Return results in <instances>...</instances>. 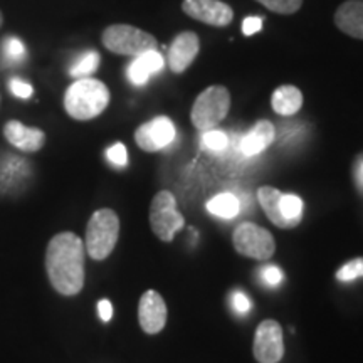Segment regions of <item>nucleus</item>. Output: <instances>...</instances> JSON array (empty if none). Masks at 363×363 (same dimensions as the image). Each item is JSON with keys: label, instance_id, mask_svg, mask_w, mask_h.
<instances>
[{"label": "nucleus", "instance_id": "nucleus-1", "mask_svg": "<svg viewBox=\"0 0 363 363\" xmlns=\"http://www.w3.org/2000/svg\"><path fill=\"white\" fill-rule=\"evenodd\" d=\"M86 247L74 233H59L49 240L45 271L49 283L62 296H76L84 286Z\"/></svg>", "mask_w": 363, "mask_h": 363}, {"label": "nucleus", "instance_id": "nucleus-2", "mask_svg": "<svg viewBox=\"0 0 363 363\" xmlns=\"http://www.w3.org/2000/svg\"><path fill=\"white\" fill-rule=\"evenodd\" d=\"M110 104V89L94 78L76 79L65 94V110L72 120L89 121Z\"/></svg>", "mask_w": 363, "mask_h": 363}, {"label": "nucleus", "instance_id": "nucleus-3", "mask_svg": "<svg viewBox=\"0 0 363 363\" xmlns=\"http://www.w3.org/2000/svg\"><path fill=\"white\" fill-rule=\"evenodd\" d=\"M120 238V219L111 208H99L91 216L86 227L84 247L91 259L103 261L115 249Z\"/></svg>", "mask_w": 363, "mask_h": 363}, {"label": "nucleus", "instance_id": "nucleus-4", "mask_svg": "<svg viewBox=\"0 0 363 363\" xmlns=\"http://www.w3.org/2000/svg\"><path fill=\"white\" fill-rule=\"evenodd\" d=\"M103 45L110 52L120 56H140L148 51H157L158 43L152 34L130 24H113L103 33Z\"/></svg>", "mask_w": 363, "mask_h": 363}, {"label": "nucleus", "instance_id": "nucleus-5", "mask_svg": "<svg viewBox=\"0 0 363 363\" xmlns=\"http://www.w3.org/2000/svg\"><path fill=\"white\" fill-rule=\"evenodd\" d=\"M230 108V94L224 86H211L195 99L190 120L201 131L214 130L227 116Z\"/></svg>", "mask_w": 363, "mask_h": 363}, {"label": "nucleus", "instance_id": "nucleus-6", "mask_svg": "<svg viewBox=\"0 0 363 363\" xmlns=\"http://www.w3.org/2000/svg\"><path fill=\"white\" fill-rule=\"evenodd\" d=\"M184 216L177 211V201L169 190H162L153 197L150 206V227L163 242H172L175 233L184 227Z\"/></svg>", "mask_w": 363, "mask_h": 363}, {"label": "nucleus", "instance_id": "nucleus-7", "mask_svg": "<svg viewBox=\"0 0 363 363\" xmlns=\"http://www.w3.org/2000/svg\"><path fill=\"white\" fill-rule=\"evenodd\" d=\"M233 242L240 256L257 261L269 259L276 251V240L269 230L252 222H244L238 225V229L234 230Z\"/></svg>", "mask_w": 363, "mask_h": 363}, {"label": "nucleus", "instance_id": "nucleus-8", "mask_svg": "<svg viewBox=\"0 0 363 363\" xmlns=\"http://www.w3.org/2000/svg\"><path fill=\"white\" fill-rule=\"evenodd\" d=\"M252 353L259 363H278L284 355L283 328L276 320H264L256 328Z\"/></svg>", "mask_w": 363, "mask_h": 363}, {"label": "nucleus", "instance_id": "nucleus-9", "mask_svg": "<svg viewBox=\"0 0 363 363\" xmlns=\"http://www.w3.org/2000/svg\"><path fill=\"white\" fill-rule=\"evenodd\" d=\"M175 140V126L170 118L158 116L155 120L143 123L135 131V142L143 152H158L169 147Z\"/></svg>", "mask_w": 363, "mask_h": 363}, {"label": "nucleus", "instance_id": "nucleus-10", "mask_svg": "<svg viewBox=\"0 0 363 363\" xmlns=\"http://www.w3.org/2000/svg\"><path fill=\"white\" fill-rule=\"evenodd\" d=\"M182 11L195 21L214 27H225L233 22V7L220 0H184Z\"/></svg>", "mask_w": 363, "mask_h": 363}, {"label": "nucleus", "instance_id": "nucleus-11", "mask_svg": "<svg viewBox=\"0 0 363 363\" xmlns=\"http://www.w3.org/2000/svg\"><path fill=\"white\" fill-rule=\"evenodd\" d=\"M167 316H169V311H167L165 299L162 298V294L155 289L145 291L138 303V323L145 333H160L165 328Z\"/></svg>", "mask_w": 363, "mask_h": 363}, {"label": "nucleus", "instance_id": "nucleus-12", "mask_svg": "<svg viewBox=\"0 0 363 363\" xmlns=\"http://www.w3.org/2000/svg\"><path fill=\"white\" fill-rule=\"evenodd\" d=\"M4 136L13 148L26 153L39 152L45 143V133L43 130L27 126L17 120H11L4 125Z\"/></svg>", "mask_w": 363, "mask_h": 363}, {"label": "nucleus", "instance_id": "nucleus-13", "mask_svg": "<svg viewBox=\"0 0 363 363\" xmlns=\"http://www.w3.org/2000/svg\"><path fill=\"white\" fill-rule=\"evenodd\" d=\"M201 43H199V35L195 33H182L175 38L169 49V66L170 69L180 74L187 67L192 65L194 59L197 57Z\"/></svg>", "mask_w": 363, "mask_h": 363}, {"label": "nucleus", "instance_id": "nucleus-14", "mask_svg": "<svg viewBox=\"0 0 363 363\" xmlns=\"http://www.w3.org/2000/svg\"><path fill=\"white\" fill-rule=\"evenodd\" d=\"M335 24L342 33L363 39V0H348L338 7Z\"/></svg>", "mask_w": 363, "mask_h": 363}, {"label": "nucleus", "instance_id": "nucleus-15", "mask_svg": "<svg viewBox=\"0 0 363 363\" xmlns=\"http://www.w3.org/2000/svg\"><path fill=\"white\" fill-rule=\"evenodd\" d=\"M163 67V57L160 52L157 51H148L136 56L131 65L128 66V79L135 86H142L148 81L152 74H155L157 71H160Z\"/></svg>", "mask_w": 363, "mask_h": 363}, {"label": "nucleus", "instance_id": "nucleus-16", "mask_svg": "<svg viewBox=\"0 0 363 363\" xmlns=\"http://www.w3.org/2000/svg\"><path fill=\"white\" fill-rule=\"evenodd\" d=\"M274 126L269 121H259L249 133L244 136L242 142H240V152L246 157L259 155L261 152L269 147L274 142Z\"/></svg>", "mask_w": 363, "mask_h": 363}, {"label": "nucleus", "instance_id": "nucleus-17", "mask_svg": "<svg viewBox=\"0 0 363 363\" xmlns=\"http://www.w3.org/2000/svg\"><path fill=\"white\" fill-rule=\"evenodd\" d=\"M271 106L281 116L296 115L303 106V93L296 86H281L272 93Z\"/></svg>", "mask_w": 363, "mask_h": 363}, {"label": "nucleus", "instance_id": "nucleus-18", "mask_svg": "<svg viewBox=\"0 0 363 363\" xmlns=\"http://www.w3.org/2000/svg\"><path fill=\"white\" fill-rule=\"evenodd\" d=\"M281 194L278 189L274 187H261L257 190V201H259L262 211L266 212L267 219L279 229H293V225L284 219L279 211V199Z\"/></svg>", "mask_w": 363, "mask_h": 363}, {"label": "nucleus", "instance_id": "nucleus-19", "mask_svg": "<svg viewBox=\"0 0 363 363\" xmlns=\"http://www.w3.org/2000/svg\"><path fill=\"white\" fill-rule=\"evenodd\" d=\"M207 211L222 219H234L240 211L239 199L233 194H219L208 201Z\"/></svg>", "mask_w": 363, "mask_h": 363}, {"label": "nucleus", "instance_id": "nucleus-20", "mask_svg": "<svg viewBox=\"0 0 363 363\" xmlns=\"http://www.w3.org/2000/svg\"><path fill=\"white\" fill-rule=\"evenodd\" d=\"M279 211L289 224L296 227L303 219V201L298 197V195L283 194L279 199Z\"/></svg>", "mask_w": 363, "mask_h": 363}, {"label": "nucleus", "instance_id": "nucleus-21", "mask_svg": "<svg viewBox=\"0 0 363 363\" xmlns=\"http://www.w3.org/2000/svg\"><path fill=\"white\" fill-rule=\"evenodd\" d=\"M99 61H101V57H99V54L96 51L84 52L83 56H79L78 59H76L74 65L71 66L69 74L76 79L89 78L93 72H96L98 66H99Z\"/></svg>", "mask_w": 363, "mask_h": 363}, {"label": "nucleus", "instance_id": "nucleus-22", "mask_svg": "<svg viewBox=\"0 0 363 363\" xmlns=\"http://www.w3.org/2000/svg\"><path fill=\"white\" fill-rule=\"evenodd\" d=\"M2 52L9 62H21L26 59V45L19 38H6Z\"/></svg>", "mask_w": 363, "mask_h": 363}, {"label": "nucleus", "instance_id": "nucleus-23", "mask_svg": "<svg viewBox=\"0 0 363 363\" xmlns=\"http://www.w3.org/2000/svg\"><path fill=\"white\" fill-rule=\"evenodd\" d=\"M266 9L276 13H294L303 6V0H257Z\"/></svg>", "mask_w": 363, "mask_h": 363}, {"label": "nucleus", "instance_id": "nucleus-24", "mask_svg": "<svg viewBox=\"0 0 363 363\" xmlns=\"http://www.w3.org/2000/svg\"><path fill=\"white\" fill-rule=\"evenodd\" d=\"M202 143H203V147L212 150V152H222V150L227 147V143H229V138H227V135L224 133V131L208 130V131H203Z\"/></svg>", "mask_w": 363, "mask_h": 363}, {"label": "nucleus", "instance_id": "nucleus-25", "mask_svg": "<svg viewBox=\"0 0 363 363\" xmlns=\"http://www.w3.org/2000/svg\"><path fill=\"white\" fill-rule=\"evenodd\" d=\"M360 276H363V257H357V259L347 262L337 272V279L343 281V283L360 278Z\"/></svg>", "mask_w": 363, "mask_h": 363}, {"label": "nucleus", "instance_id": "nucleus-26", "mask_svg": "<svg viewBox=\"0 0 363 363\" xmlns=\"http://www.w3.org/2000/svg\"><path fill=\"white\" fill-rule=\"evenodd\" d=\"M106 157L116 167H125L128 163V153H126V147L123 143H115L113 147L108 148Z\"/></svg>", "mask_w": 363, "mask_h": 363}, {"label": "nucleus", "instance_id": "nucleus-27", "mask_svg": "<svg viewBox=\"0 0 363 363\" xmlns=\"http://www.w3.org/2000/svg\"><path fill=\"white\" fill-rule=\"evenodd\" d=\"M9 88H11L13 96H17L21 99H29L34 93L33 86H30L29 83H24V81H21V79H16V78L11 79V83H9Z\"/></svg>", "mask_w": 363, "mask_h": 363}, {"label": "nucleus", "instance_id": "nucleus-28", "mask_svg": "<svg viewBox=\"0 0 363 363\" xmlns=\"http://www.w3.org/2000/svg\"><path fill=\"white\" fill-rule=\"evenodd\" d=\"M261 276L262 279H264V283H267L269 286H276L283 281V272H281L276 266L264 267L261 272Z\"/></svg>", "mask_w": 363, "mask_h": 363}, {"label": "nucleus", "instance_id": "nucleus-29", "mask_svg": "<svg viewBox=\"0 0 363 363\" xmlns=\"http://www.w3.org/2000/svg\"><path fill=\"white\" fill-rule=\"evenodd\" d=\"M262 29V19L261 17H247L242 22V34L244 35H252L259 33Z\"/></svg>", "mask_w": 363, "mask_h": 363}, {"label": "nucleus", "instance_id": "nucleus-30", "mask_svg": "<svg viewBox=\"0 0 363 363\" xmlns=\"http://www.w3.org/2000/svg\"><path fill=\"white\" fill-rule=\"evenodd\" d=\"M98 315L104 323H108V321L113 318V305L111 301H108V299H101V301L98 303Z\"/></svg>", "mask_w": 363, "mask_h": 363}, {"label": "nucleus", "instance_id": "nucleus-31", "mask_svg": "<svg viewBox=\"0 0 363 363\" xmlns=\"http://www.w3.org/2000/svg\"><path fill=\"white\" fill-rule=\"evenodd\" d=\"M233 303H234L235 311H239V313H246V311H249V308H251V303H249L247 296L242 293H235Z\"/></svg>", "mask_w": 363, "mask_h": 363}, {"label": "nucleus", "instance_id": "nucleus-32", "mask_svg": "<svg viewBox=\"0 0 363 363\" xmlns=\"http://www.w3.org/2000/svg\"><path fill=\"white\" fill-rule=\"evenodd\" d=\"M2 22H4V17H2V12H0V27H2Z\"/></svg>", "mask_w": 363, "mask_h": 363}, {"label": "nucleus", "instance_id": "nucleus-33", "mask_svg": "<svg viewBox=\"0 0 363 363\" xmlns=\"http://www.w3.org/2000/svg\"><path fill=\"white\" fill-rule=\"evenodd\" d=\"M360 175L363 177V165H362V170H360Z\"/></svg>", "mask_w": 363, "mask_h": 363}]
</instances>
